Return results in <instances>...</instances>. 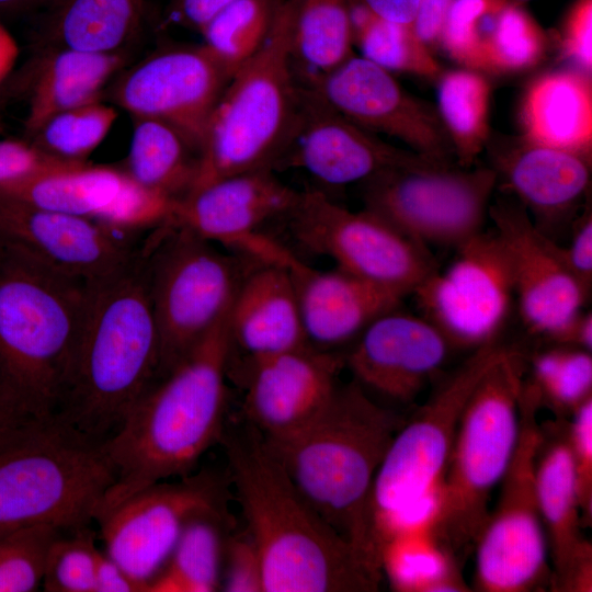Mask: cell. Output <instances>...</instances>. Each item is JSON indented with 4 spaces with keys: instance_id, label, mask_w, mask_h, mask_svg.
Returning <instances> with one entry per match:
<instances>
[{
    "instance_id": "1",
    "label": "cell",
    "mask_w": 592,
    "mask_h": 592,
    "mask_svg": "<svg viewBox=\"0 0 592 592\" xmlns=\"http://www.w3.org/2000/svg\"><path fill=\"white\" fill-rule=\"evenodd\" d=\"M246 527L262 561L263 592H374L384 574L305 499L244 421L219 441Z\"/></svg>"
},
{
    "instance_id": "2",
    "label": "cell",
    "mask_w": 592,
    "mask_h": 592,
    "mask_svg": "<svg viewBox=\"0 0 592 592\" xmlns=\"http://www.w3.org/2000/svg\"><path fill=\"white\" fill-rule=\"evenodd\" d=\"M159 334L143 240L116 272L89 283L84 321L53 419L104 444L155 384Z\"/></svg>"
},
{
    "instance_id": "3",
    "label": "cell",
    "mask_w": 592,
    "mask_h": 592,
    "mask_svg": "<svg viewBox=\"0 0 592 592\" xmlns=\"http://www.w3.org/2000/svg\"><path fill=\"white\" fill-rule=\"evenodd\" d=\"M230 353L228 310L144 394L121 429L104 443L116 479L95 522L139 490L189 475L203 454L219 443L227 423Z\"/></svg>"
},
{
    "instance_id": "4",
    "label": "cell",
    "mask_w": 592,
    "mask_h": 592,
    "mask_svg": "<svg viewBox=\"0 0 592 592\" xmlns=\"http://www.w3.org/2000/svg\"><path fill=\"white\" fill-rule=\"evenodd\" d=\"M355 380L339 385L327 407L297 431L264 444L321 517L382 570L368 514L376 471L407 421Z\"/></svg>"
},
{
    "instance_id": "5",
    "label": "cell",
    "mask_w": 592,
    "mask_h": 592,
    "mask_svg": "<svg viewBox=\"0 0 592 592\" xmlns=\"http://www.w3.org/2000/svg\"><path fill=\"white\" fill-rule=\"evenodd\" d=\"M0 246V380L39 418L53 419L84 321L89 283Z\"/></svg>"
},
{
    "instance_id": "6",
    "label": "cell",
    "mask_w": 592,
    "mask_h": 592,
    "mask_svg": "<svg viewBox=\"0 0 592 592\" xmlns=\"http://www.w3.org/2000/svg\"><path fill=\"white\" fill-rule=\"evenodd\" d=\"M526 358L503 346L473 389L447 460L428 533L460 563L489 517V500L510 465L520 434Z\"/></svg>"
},
{
    "instance_id": "7",
    "label": "cell",
    "mask_w": 592,
    "mask_h": 592,
    "mask_svg": "<svg viewBox=\"0 0 592 592\" xmlns=\"http://www.w3.org/2000/svg\"><path fill=\"white\" fill-rule=\"evenodd\" d=\"M292 21V2L282 0L263 45L228 81L205 126L191 192L242 172L275 171L299 105Z\"/></svg>"
},
{
    "instance_id": "8",
    "label": "cell",
    "mask_w": 592,
    "mask_h": 592,
    "mask_svg": "<svg viewBox=\"0 0 592 592\" xmlns=\"http://www.w3.org/2000/svg\"><path fill=\"white\" fill-rule=\"evenodd\" d=\"M503 345H482L445 378L395 435L373 481L368 514L373 545L382 563L396 537L428 528L458 423L477 382Z\"/></svg>"
},
{
    "instance_id": "9",
    "label": "cell",
    "mask_w": 592,
    "mask_h": 592,
    "mask_svg": "<svg viewBox=\"0 0 592 592\" xmlns=\"http://www.w3.org/2000/svg\"><path fill=\"white\" fill-rule=\"evenodd\" d=\"M115 479L104 444L50 419L0 452V535L88 527Z\"/></svg>"
},
{
    "instance_id": "10",
    "label": "cell",
    "mask_w": 592,
    "mask_h": 592,
    "mask_svg": "<svg viewBox=\"0 0 592 592\" xmlns=\"http://www.w3.org/2000/svg\"><path fill=\"white\" fill-rule=\"evenodd\" d=\"M145 244L159 334L157 382L228 312L248 270L239 258L172 220L150 230Z\"/></svg>"
},
{
    "instance_id": "11",
    "label": "cell",
    "mask_w": 592,
    "mask_h": 592,
    "mask_svg": "<svg viewBox=\"0 0 592 592\" xmlns=\"http://www.w3.org/2000/svg\"><path fill=\"white\" fill-rule=\"evenodd\" d=\"M539 405L523 379L520 434L510 465L500 482L494 510L475 545L471 590L531 592L550 589L551 568L540 517L535 463L540 441Z\"/></svg>"
},
{
    "instance_id": "12",
    "label": "cell",
    "mask_w": 592,
    "mask_h": 592,
    "mask_svg": "<svg viewBox=\"0 0 592 592\" xmlns=\"http://www.w3.org/2000/svg\"><path fill=\"white\" fill-rule=\"evenodd\" d=\"M498 183L492 168L430 163L362 182L364 208L426 246L457 247L483 230Z\"/></svg>"
},
{
    "instance_id": "13",
    "label": "cell",
    "mask_w": 592,
    "mask_h": 592,
    "mask_svg": "<svg viewBox=\"0 0 592 592\" xmlns=\"http://www.w3.org/2000/svg\"><path fill=\"white\" fill-rule=\"evenodd\" d=\"M285 220L301 248L405 297L437 267L426 246L372 212H352L319 191L300 192Z\"/></svg>"
},
{
    "instance_id": "14",
    "label": "cell",
    "mask_w": 592,
    "mask_h": 592,
    "mask_svg": "<svg viewBox=\"0 0 592 592\" xmlns=\"http://www.w3.org/2000/svg\"><path fill=\"white\" fill-rule=\"evenodd\" d=\"M228 486V475L202 469L139 490L96 520L105 554L148 592L189 521L227 506Z\"/></svg>"
},
{
    "instance_id": "15",
    "label": "cell",
    "mask_w": 592,
    "mask_h": 592,
    "mask_svg": "<svg viewBox=\"0 0 592 592\" xmlns=\"http://www.w3.org/2000/svg\"><path fill=\"white\" fill-rule=\"evenodd\" d=\"M455 249L444 270L432 272L411 294L422 317L452 346L474 350L497 342L515 300L508 252L498 236L480 231Z\"/></svg>"
},
{
    "instance_id": "16",
    "label": "cell",
    "mask_w": 592,
    "mask_h": 592,
    "mask_svg": "<svg viewBox=\"0 0 592 592\" xmlns=\"http://www.w3.org/2000/svg\"><path fill=\"white\" fill-rule=\"evenodd\" d=\"M299 195L273 170L248 171L219 179L178 200L171 220L252 260L285 265L294 253L261 229L285 219Z\"/></svg>"
},
{
    "instance_id": "17",
    "label": "cell",
    "mask_w": 592,
    "mask_h": 592,
    "mask_svg": "<svg viewBox=\"0 0 592 592\" xmlns=\"http://www.w3.org/2000/svg\"><path fill=\"white\" fill-rule=\"evenodd\" d=\"M488 215L509 255L524 326L557 343L583 310L589 288L569 267L561 246L534 224L520 203L497 202Z\"/></svg>"
},
{
    "instance_id": "18",
    "label": "cell",
    "mask_w": 592,
    "mask_h": 592,
    "mask_svg": "<svg viewBox=\"0 0 592 592\" xmlns=\"http://www.w3.org/2000/svg\"><path fill=\"white\" fill-rule=\"evenodd\" d=\"M231 79L202 44L158 52L123 73L111 100L134 117L163 121L198 150L208 117Z\"/></svg>"
},
{
    "instance_id": "19",
    "label": "cell",
    "mask_w": 592,
    "mask_h": 592,
    "mask_svg": "<svg viewBox=\"0 0 592 592\" xmlns=\"http://www.w3.org/2000/svg\"><path fill=\"white\" fill-rule=\"evenodd\" d=\"M303 82L361 127L395 137L429 160L449 163L454 151L437 110L407 92L391 72L353 55Z\"/></svg>"
},
{
    "instance_id": "20",
    "label": "cell",
    "mask_w": 592,
    "mask_h": 592,
    "mask_svg": "<svg viewBox=\"0 0 592 592\" xmlns=\"http://www.w3.org/2000/svg\"><path fill=\"white\" fill-rule=\"evenodd\" d=\"M294 130L276 170L303 169L321 183H362L390 169L437 163L385 143L332 107L300 81ZM447 164V163H443Z\"/></svg>"
},
{
    "instance_id": "21",
    "label": "cell",
    "mask_w": 592,
    "mask_h": 592,
    "mask_svg": "<svg viewBox=\"0 0 592 592\" xmlns=\"http://www.w3.org/2000/svg\"><path fill=\"white\" fill-rule=\"evenodd\" d=\"M0 243L56 272L92 283L127 264L141 241L95 220L0 194Z\"/></svg>"
},
{
    "instance_id": "22",
    "label": "cell",
    "mask_w": 592,
    "mask_h": 592,
    "mask_svg": "<svg viewBox=\"0 0 592 592\" xmlns=\"http://www.w3.org/2000/svg\"><path fill=\"white\" fill-rule=\"evenodd\" d=\"M239 366L244 420L272 439L297 431L327 407L340 385L344 355L306 346Z\"/></svg>"
},
{
    "instance_id": "23",
    "label": "cell",
    "mask_w": 592,
    "mask_h": 592,
    "mask_svg": "<svg viewBox=\"0 0 592 592\" xmlns=\"http://www.w3.org/2000/svg\"><path fill=\"white\" fill-rule=\"evenodd\" d=\"M452 345L422 316L390 310L375 319L344 353V367L368 395L411 403L439 372Z\"/></svg>"
},
{
    "instance_id": "24",
    "label": "cell",
    "mask_w": 592,
    "mask_h": 592,
    "mask_svg": "<svg viewBox=\"0 0 592 592\" xmlns=\"http://www.w3.org/2000/svg\"><path fill=\"white\" fill-rule=\"evenodd\" d=\"M567 421L557 418L540 424L535 463L536 493L551 561L550 590L590 592L592 545L582 534Z\"/></svg>"
},
{
    "instance_id": "25",
    "label": "cell",
    "mask_w": 592,
    "mask_h": 592,
    "mask_svg": "<svg viewBox=\"0 0 592 592\" xmlns=\"http://www.w3.org/2000/svg\"><path fill=\"white\" fill-rule=\"evenodd\" d=\"M308 343L318 350L355 341L378 317L399 308L405 296L335 267L322 271L295 254L286 264Z\"/></svg>"
},
{
    "instance_id": "26",
    "label": "cell",
    "mask_w": 592,
    "mask_h": 592,
    "mask_svg": "<svg viewBox=\"0 0 592 592\" xmlns=\"http://www.w3.org/2000/svg\"><path fill=\"white\" fill-rule=\"evenodd\" d=\"M493 170L550 238L572 224L591 182V158L522 138L498 153Z\"/></svg>"
},
{
    "instance_id": "27",
    "label": "cell",
    "mask_w": 592,
    "mask_h": 592,
    "mask_svg": "<svg viewBox=\"0 0 592 592\" xmlns=\"http://www.w3.org/2000/svg\"><path fill=\"white\" fill-rule=\"evenodd\" d=\"M231 350L247 363L311 346L286 265L255 261L243 276L229 309Z\"/></svg>"
},
{
    "instance_id": "28",
    "label": "cell",
    "mask_w": 592,
    "mask_h": 592,
    "mask_svg": "<svg viewBox=\"0 0 592 592\" xmlns=\"http://www.w3.org/2000/svg\"><path fill=\"white\" fill-rule=\"evenodd\" d=\"M519 123L527 143L591 158V75L570 68L537 76L523 92Z\"/></svg>"
},
{
    "instance_id": "29",
    "label": "cell",
    "mask_w": 592,
    "mask_h": 592,
    "mask_svg": "<svg viewBox=\"0 0 592 592\" xmlns=\"http://www.w3.org/2000/svg\"><path fill=\"white\" fill-rule=\"evenodd\" d=\"M34 65L24 128L34 135L58 113L100 101L110 79L125 65L124 53L44 49Z\"/></svg>"
},
{
    "instance_id": "30",
    "label": "cell",
    "mask_w": 592,
    "mask_h": 592,
    "mask_svg": "<svg viewBox=\"0 0 592 592\" xmlns=\"http://www.w3.org/2000/svg\"><path fill=\"white\" fill-rule=\"evenodd\" d=\"M145 0H56L44 24V49L114 54L136 38Z\"/></svg>"
},
{
    "instance_id": "31",
    "label": "cell",
    "mask_w": 592,
    "mask_h": 592,
    "mask_svg": "<svg viewBox=\"0 0 592 592\" xmlns=\"http://www.w3.org/2000/svg\"><path fill=\"white\" fill-rule=\"evenodd\" d=\"M127 180L123 168L88 162L0 183V194L95 221L111 207Z\"/></svg>"
},
{
    "instance_id": "32",
    "label": "cell",
    "mask_w": 592,
    "mask_h": 592,
    "mask_svg": "<svg viewBox=\"0 0 592 592\" xmlns=\"http://www.w3.org/2000/svg\"><path fill=\"white\" fill-rule=\"evenodd\" d=\"M200 150L174 126L150 117H134V129L123 170L139 184L174 200L194 186Z\"/></svg>"
},
{
    "instance_id": "33",
    "label": "cell",
    "mask_w": 592,
    "mask_h": 592,
    "mask_svg": "<svg viewBox=\"0 0 592 592\" xmlns=\"http://www.w3.org/2000/svg\"><path fill=\"white\" fill-rule=\"evenodd\" d=\"M234 526L235 521L227 506L203 512L190 520L148 592L220 590L226 539Z\"/></svg>"
},
{
    "instance_id": "34",
    "label": "cell",
    "mask_w": 592,
    "mask_h": 592,
    "mask_svg": "<svg viewBox=\"0 0 592 592\" xmlns=\"http://www.w3.org/2000/svg\"><path fill=\"white\" fill-rule=\"evenodd\" d=\"M292 56L300 80L320 77L353 56L352 0H291Z\"/></svg>"
},
{
    "instance_id": "35",
    "label": "cell",
    "mask_w": 592,
    "mask_h": 592,
    "mask_svg": "<svg viewBox=\"0 0 592 592\" xmlns=\"http://www.w3.org/2000/svg\"><path fill=\"white\" fill-rule=\"evenodd\" d=\"M437 80V113L458 166L470 168L489 140L491 84L466 68L442 72Z\"/></svg>"
},
{
    "instance_id": "36",
    "label": "cell",
    "mask_w": 592,
    "mask_h": 592,
    "mask_svg": "<svg viewBox=\"0 0 592 592\" xmlns=\"http://www.w3.org/2000/svg\"><path fill=\"white\" fill-rule=\"evenodd\" d=\"M353 45L363 58L389 72L437 79L442 68L412 24L385 20L361 0L351 2Z\"/></svg>"
},
{
    "instance_id": "37",
    "label": "cell",
    "mask_w": 592,
    "mask_h": 592,
    "mask_svg": "<svg viewBox=\"0 0 592 592\" xmlns=\"http://www.w3.org/2000/svg\"><path fill=\"white\" fill-rule=\"evenodd\" d=\"M382 570L396 591H471L462 579L459 563L434 543L428 528L392 539L383 551Z\"/></svg>"
},
{
    "instance_id": "38",
    "label": "cell",
    "mask_w": 592,
    "mask_h": 592,
    "mask_svg": "<svg viewBox=\"0 0 592 592\" xmlns=\"http://www.w3.org/2000/svg\"><path fill=\"white\" fill-rule=\"evenodd\" d=\"M526 386L534 394L539 408L551 409L557 418L571 415L592 397L591 352L560 344L534 353L526 363Z\"/></svg>"
},
{
    "instance_id": "39",
    "label": "cell",
    "mask_w": 592,
    "mask_h": 592,
    "mask_svg": "<svg viewBox=\"0 0 592 592\" xmlns=\"http://www.w3.org/2000/svg\"><path fill=\"white\" fill-rule=\"evenodd\" d=\"M282 0H236L201 31L203 45L232 77L266 39Z\"/></svg>"
},
{
    "instance_id": "40",
    "label": "cell",
    "mask_w": 592,
    "mask_h": 592,
    "mask_svg": "<svg viewBox=\"0 0 592 592\" xmlns=\"http://www.w3.org/2000/svg\"><path fill=\"white\" fill-rule=\"evenodd\" d=\"M511 0H453L439 44L466 69L487 72L489 57Z\"/></svg>"
},
{
    "instance_id": "41",
    "label": "cell",
    "mask_w": 592,
    "mask_h": 592,
    "mask_svg": "<svg viewBox=\"0 0 592 592\" xmlns=\"http://www.w3.org/2000/svg\"><path fill=\"white\" fill-rule=\"evenodd\" d=\"M116 117L114 107L92 102L50 117L30 143L54 157L83 162L106 137Z\"/></svg>"
},
{
    "instance_id": "42",
    "label": "cell",
    "mask_w": 592,
    "mask_h": 592,
    "mask_svg": "<svg viewBox=\"0 0 592 592\" xmlns=\"http://www.w3.org/2000/svg\"><path fill=\"white\" fill-rule=\"evenodd\" d=\"M548 37L521 2L508 4L491 50L487 73L514 75L537 66L546 55Z\"/></svg>"
},
{
    "instance_id": "43",
    "label": "cell",
    "mask_w": 592,
    "mask_h": 592,
    "mask_svg": "<svg viewBox=\"0 0 592 592\" xmlns=\"http://www.w3.org/2000/svg\"><path fill=\"white\" fill-rule=\"evenodd\" d=\"M99 550L89 526L61 532L49 547L41 588L46 592H95Z\"/></svg>"
},
{
    "instance_id": "44",
    "label": "cell",
    "mask_w": 592,
    "mask_h": 592,
    "mask_svg": "<svg viewBox=\"0 0 592 592\" xmlns=\"http://www.w3.org/2000/svg\"><path fill=\"white\" fill-rule=\"evenodd\" d=\"M61 532L33 526L0 535V592L38 590L49 547Z\"/></svg>"
},
{
    "instance_id": "45",
    "label": "cell",
    "mask_w": 592,
    "mask_h": 592,
    "mask_svg": "<svg viewBox=\"0 0 592 592\" xmlns=\"http://www.w3.org/2000/svg\"><path fill=\"white\" fill-rule=\"evenodd\" d=\"M567 421L583 528L592 523V397L582 402Z\"/></svg>"
},
{
    "instance_id": "46",
    "label": "cell",
    "mask_w": 592,
    "mask_h": 592,
    "mask_svg": "<svg viewBox=\"0 0 592 592\" xmlns=\"http://www.w3.org/2000/svg\"><path fill=\"white\" fill-rule=\"evenodd\" d=\"M221 591L226 592H263V569L258 547L247 527L227 536Z\"/></svg>"
},
{
    "instance_id": "47",
    "label": "cell",
    "mask_w": 592,
    "mask_h": 592,
    "mask_svg": "<svg viewBox=\"0 0 592 592\" xmlns=\"http://www.w3.org/2000/svg\"><path fill=\"white\" fill-rule=\"evenodd\" d=\"M557 43L559 55L572 68L591 75L592 0H574L562 15Z\"/></svg>"
},
{
    "instance_id": "48",
    "label": "cell",
    "mask_w": 592,
    "mask_h": 592,
    "mask_svg": "<svg viewBox=\"0 0 592 592\" xmlns=\"http://www.w3.org/2000/svg\"><path fill=\"white\" fill-rule=\"evenodd\" d=\"M80 163L48 155L31 143L0 140V183Z\"/></svg>"
},
{
    "instance_id": "49",
    "label": "cell",
    "mask_w": 592,
    "mask_h": 592,
    "mask_svg": "<svg viewBox=\"0 0 592 592\" xmlns=\"http://www.w3.org/2000/svg\"><path fill=\"white\" fill-rule=\"evenodd\" d=\"M48 420L39 418L0 380V452L25 439Z\"/></svg>"
},
{
    "instance_id": "50",
    "label": "cell",
    "mask_w": 592,
    "mask_h": 592,
    "mask_svg": "<svg viewBox=\"0 0 592 592\" xmlns=\"http://www.w3.org/2000/svg\"><path fill=\"white\" fill-rule=\"evenodd\" d=\"M570 243L561 247L565 259L578 277L589 289L592 281V215L584 209L571 224Z\"/></svg>"
},
{
    "instance_id": "51",
    "label": "cell",
    "mask_w": 592,
    "mask_h": 592,
    "mask_svg": "<svg viewBox=\"0 0 592 592\" xmlns=\"http://www.w3.org/2000/svg\"><path fill=\"white\" fill-rule=\"evenodd\" d=\"M236 0H170L169 20L200 31L221 10Z\"/></svg>"
},
{
    "instance_id": "52",
    "label": "cell",
    "mask_w": 592,
    "mask_h": 592,
    "mask_svg": "<svg viewBox=\"0 0 592 592\" xmlns=\"http://www.w3.org/2000/svg\"><path fill=\"white\" fill-rule=\"evenodd\" d=\"M453 0H419L413 29L428 46L439 44L440 35Z\"/></svg>"
},
{
    "instance_id": "53",
    "label": "cell",
    "mask_w": 592,
    "mask_h": 592,
    "mask_svg": "<svg viewBox=\"0 0 592 592\" xmlns=\"http://www.w3.org/2000/svg\"><path fill=\"white\" fill-rule=\"evenodd\" d=\"M95 592H143V589L105 551L99 550L95 567Z\"/></svg>"
},
{
    "instance_id": "54",
    "label": "cell",
    "mask_w": 592,
    "mask_h": 592,
    "mask_svg": "<svg viewBox=\"0 0 592 592\" xmlns=\"http://www.w3.org/2000/svg\"><path fill=\"white\" fill-rule=\"evenodd\" d=\"M376 15L401 24H412L419 0H361Z\"/></svg>"
},
{
    "instance_id": "55",
    "label": "cell",
    "mask_w": 592,
    "mask_h": 592,
    "mask_svg": "<svg viewBox=\"0 0 592 592\" xmlns=\"http://www.w3.org/2000/svg\"><path fill=\"white\" fill-rule=\"evenodd\" d=\"M591 352L592 350V315L581 311L571 322L557 343Z\"/></svg>"
},
{
    "instance_id": "56",
    "label": "cell",
    "mask_w": 592,
    "mask_h": 592,
    "mask_svg": "<svg viewBox=\"0 0 592 592\" xmlns=\"http://www.w3.org/2000/svg\"><path fill=\"white\" fill-rule=\"evenodd\" d=\"M19 56V46L9 31L0 24V84L12 71Z\"/></svg>"
},
{
    "instance_id": "57",
    "label": "cell",
    "mask_w": 592,
    "mask_h": 592,
    "mask_svg": "<svg viewBox=\"0 0 592 592\" xmlns=\"http://www.w3.org/2000/svg\"><path fill=\"white\" fill-rule=\"evenodd\" d=\"M45 1L47 0H0V10H22Z\"/></svg>"
},
{
    "instance_id": "58",
    "label": "cell",
    "mask_w": 592,
    "mask_h": 592,
    "mask_svg": "<svg viewBox=\"0 0 592 592\" xmlns=\"http://www.w3.org/2000/svg\"><path fill=\"white\" fill-rule=\"evenodd\" d=\"M1 254H2V248H1V246H0V259H1Z\"/></svg>"
},
{
    "instance_id": "59",
    "label": "cell",
    "mask_w": 592,
    "mask_h": 592,
    "mask_svg": "<svg viewBox=\"0 0 592 592\" xmlns=\"http://www.w3.org/2000/svg\"><path fill=\"white\" fill-rule=\"evenodd\" d=\"M516 1L522 2V1H527V0H516Z\"/></svg>"
}]
</instances>
